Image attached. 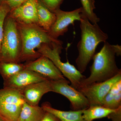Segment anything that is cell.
Listing matches in <instances>:
<instances>
[{"label": "cell", "instance_id": "603a6c76", "mask_svg": "<svg viewBox=\"0 0 121 121\" xmlns=\"http://www.w3.org/2000/svg\"><path fill=\"white\" fill-rule=\"evenodd\" d=\"M109 93L113 95L121 93V79L115 82L112 86Z\"/></svg>", "mask_w": 121, "mask_h": 121}, {"label": "cell", "instance_id": "d4e9b609", "mask_svg": "<svg viewBox=\"0 0 121 121\" xmlns=\"http://www.w3.org/2000/svg\"><path fill=\"white\" fill-rule=\"evenodd\" d=\"M121 107L115 112L111 114L108 118L113 121H121Z\"/></svg>", "mask_w": 121, "mask_h": 121}, {"label": "cell", "instance_id": "3957f363", "mask_svg": "<svg viewBox=\"0 0 121 121\" xmlns=\"http://www.w3.org/2000/svg\"><path fill=\"white\" fill-rule=\"evenodd\" d=\"M17 23L22 40L20 63L36 59L41 56L37 50L42 44H51L59 40L52 38L48 32L37 24Z\"/></svg>", "mask_w": 121, "mask_h": 121}, {"label": "cell", "instance_id": "7402d4cb", "mask_svg": "<svg viewBox=\"0 0 121 121\" xmlns=\"http://www.w3.org/2000/svg\"><path fill=\"white\" fill-rule=\"evenodd\" d=\"M27 0H0V3L6 5L11 11L20 6Z\"/></svg>", "mask_w": 121, "mask_h": 121}, {"label": "cell", "instance_id": "44dd1931", "mask_svg": "<svg viewBox=\"0 0 121 121\" xmlns=\"http://www.w3.org/2000/svg\"><path fill=\"white\" fill-rule=\"evenodd\" d=\"M50 11L53 12L59 8L64 0H39Z\"/></svg>", "mask_w": 121, "mask_h": 121}, {"label": "cell", "instance_id": "8fae6325", "mask_svg": "<svg viewBox=\"0 0 121 121\" xmlns=\"http://www.w3.org/2000/svg\"><path fill=\"white\" fill-rule=\"evenodd\" d=\"M37 2L38 0H27L10 11L8 15L17 23L38 25Z\"/></svg>", "mask_w": 121, "mask_h": 121}, {"label": "cell", "instance_id": "e0dca14e", "mask_svg": "<svg viewBox=\"0 0 121 121\" xmlns=\"http://www.w3.org/2000/svg\"><path fill=\"white\" fill-rule=\"evenodd\" d=\"M119 108L117 109H113L102 106H90L82 110L83 117L85 121H93L95 119L108 117L111 114L116 112Z\"/></svg>", "mask_w": 121, "mask_h": 121}, {"label": "cell", "instance_id": "6da1fadb", "mask_svg": "<svg viewBox=\"0 0 121 121\" xmlns=\"http://www.w3.org/2000/svg\"><path fill=\"white\" fill-rule=\"evenodd\" d=\"M121 54V45H111L107 41L105 42L101 50L93 56V62L90 69V74L82 81L79 89L94 83L108 80L121 72L115 61V55L119 56Z\"/></svg>", "mask_w": 121, "mask_h": 121}, {"label": "cell", "instance_id": "4316f807", "mask_svg": "<svg viewBox=\"0 0 121 121\" xmlns=\"http://www.w3.org/2000/svg\"><path fill=\"white\" fill-rule=\"evenodd\" d=\"M1 3H0V5Z\"/></svg>", "mask_w": 121, "mask_h": 121}, {"label": "cell", "instance_id": "7a4b0ae2", "mask_svg": "<svg viewBox=\"0 0 121 121\" xmlns=\"http://www.w3.org/2000/svg\"><path fill=\"white\" fill-rule=\"evenodd\" d=\"M80 21L81 38L77 45L78 55L75 62L77 69L82 73L95 55L98 45L106 41L108 36L97 23H91L82 13Z\"/></svg>", "mask_w": 121, "mask_h": 121}, {"label": "cell", "instance_id": "ac0fdd59", "mask_svg": "<svg viewBox=\"0 0 121 121\" xmlns=\"http://www.w3.org/2000/svg\"><path fill=\"white\" fill-rule=\"evenodd\" d=\"M25 69L24 64L0 62V74L4 80L7 79Z\"/></svg>", "mask_w": 121, "mask_h": 121}, {"label": "cell", "instance_id": "d6986e66", "mask_svg": "<svg viewBox=\"0 0 121 121\" xmlns=\"http://www.w3.org/2000/svg\"><path fill=\"white\" fill-rule=\"evenodd\" d=\"M82 7V14L93 24L98 23L100 19L94 12L95 9L94 0H80Z\"/></svg>", "mask_w": 121, "mask_h": 121}, {"label": "cell", "instance_id": "8992f818", "mask_svg": "<svg viewBox=\"0 0 121 121\" xmlns=\"http://www.w3.org/2000/svg\"><path fill=\"white\" fill-rule=\"evenodd\" d=\"M25 102L22 90L0 89V114L7 121H17Z\"/></svg>", "mask_w": 121, "mask_h": 121}, {"label": "cell", "instance_id": "ffe728a7", "mask_svg": "<svg viewBox=\"0 0 121 121\" xmlns=\"http://www.w3.org/2000/svg\"><path fill=\"white\" fill-rule=\"evenodd\" d=\"M10 11V9L7 5L4 4H1L0 5V52L4 36V20Z\"/></svg>", "mask_w": 121, "mask_h": 121}, {"label": "cell", "instance_id": "4fadbf2b", "mask_svg": "<svg viewBox=\"0 0 121 121\" xmlns=\"http://www.w3.org/2000/svg\"><path fill=\"white\" fill-rule=\"evenodd\" d=\"M22 90L25 102L31 105L38 106L43 96L52 92L51 81L47 80L35 83Z\"/></svg>", "mask_w": 121, "mask_h": 121}, {"label": "cell", "instance_id": "277c9868", "mask_svg": "<svg viewBox=\"0 0 121 121\" xmlns=\"http://www.w3.org/2000/svg\"><path fill=\"white\" fill-rule=\"evenodd\" d=\"M63 42L60 40L52 42L51 44H43L37 51L41 55L47 57L54 63L64 77L67 78L71 86L78 90L82 81L86 78L69 60L63 62L60 55L63 49Z\"/></svg>", "mask_w": 121, "mask_h": 121}, {"label": "cell", "instance_id": "9c48e42d", "mask_svg": "<svg viewBox=\"0 0 121 121\" xmlns=\"http://www.w3.org/2000/svg\"><path fill=\"white\" fill-rule=\"evenodd\" d=\"M82 11V7L71 11H64L60 8L53 11L56 19L48 32L50 35L58 39L59 36L64 35L67 31L69 25H73L76 21H80Z\"/></svg>", "mask_w": 121, "mask_h": 121}, {"label": "cell", "instance_id": "52a82bcc", "mask_svg": "<svg viewBox=\"0 0 121 121\" xmlns=\"http://www.w3.org/2000/svg\"><path fill=\"white\" fill-rule=\"evenodd\" d=\"M52 92L60 94L66 98L73 110H83L90 106L88 100L79 91L69 85L66 79L50 80Z\"/></svg>", "mask_w": 121, "mask_h": 121}, {"label": "cell", "instance_id": "ba28073f", "mask_svg": "<svg viewBox=\"0 0 121 121\" xmlns=\"http://www.w3.org/2000/svg\"><path fill=\"white\" fill-rule=\"evenodd\" d=\"M121 79V72L108 80L82 87L78 90L86 98L90 106H102L104 98L109 93L112 86Z\"/></svg>", "mask_w": 121, "mask_h": 121}, {"label": "cell", "instance_id": "9a60e30c", "mask_svg": "<svg viewBox=\"0 0 121 121\" xmlns=\"http://www.w3.org/2000/svg\"><path fill=\"white\" fill-rule=\"evenodd\" d=\"M38 25L49 32L56 19L55 15L39 0L37 4Z\"/></svg>", "mask_w": 121, "mask_h": 121}, {"label": "cell", "instance_id": "cb8c5ba5", "mask_svg": "<svg viewBox=\"0 0 121 121\" xmlns=\"http://www.w3.org/2000/svg\"><path fill=\"white\" fill-rule=\"evenodd\" d=\"M39 121H60L54 114L49 112H46L43 117Z\"/></svg>", "mask_w": 121, "mask_h": 121}, {"label": "cell", "instance_id": "7c38bea8", "mask_svg": "<svg viewBox=\"0 0 121 121\" xmlns=\"http://www.w3.org/2000/svg\"><path fill=\"white\" fill-rule=\"evenodd\" d=\"M47 80L48 79L39 74L24 69L12 77L4 80V87L22 90L35 83Z\"/></svg>", "mask_w": 121, "mask_h": 121}, {"label": "cell", "instance_id": "484cf974", "mask_svg": "<svg viewBox=\"0 0 121 121\" xmlns=\"http://www.w3.org/2000/svg\"><path fill=\"white\" fill-rule=\"evenodd\" d=\"M0 121H7L0 114Z\"/></svg>", "mask_w": 121, "mask_h": 121}, {"label": "cell", "instance_id": "5bb4252c", "mask_svg": "<svg viewBox=\"0 0 121 121\" xmlns=\"http://www.w3.org/2000/svg\"><path fill=\"white\" fill-rule=\"evenodd\" d=\"M42 108L57 117L60 121H85L82 117V110L64 111L55 109L48 103H44Z\"/></svg>", "mask_w": 121, "mask_h": 121}, {"label": "cell", "instance_id": "2e32d148", "mask_svg": "<svg viewBox=\"0 0 121 121\" xmlns=\"http://www.w3.org/2000/svg\"><path fill=\"white\" fill-rule=\"evenodd\" d=\"M45 112L42 107L31 105L25 102L16 121H39Z\"/></svg>", "mask_w": 121, "mask_h": 121}, {"label": "cell", "instance_id": "5b68a950", "mask_svg": "<svg viewBox=\"0 0 121 121\" xmlns=\"http://www.w3.org/2000/svg\"><path fill=\"white\" fill-rule=\"evenodd\" d=\"M4 29L0 62L20 63L22 40L17 22L7 15L4 20Z\"/></svg>", "mask_w": 121, "mask_h": 121}, {"label": "cell", "instance_id": "30bf717a", "mask_svg": "<svg viewBox=\"0 0 121 121\" xmlns=\"http://www.w3.org/2000/svg\"><path fill=\"white\" fill-rule=\"evenodd\" d=\"M24 65L25 69L35 72L48 80L65 79L52 61L43 56L41 55L35 60L27 62Z\"/></svg>", "mask_w": 121, "mask_h": 121}]
</instances>
